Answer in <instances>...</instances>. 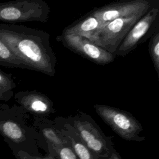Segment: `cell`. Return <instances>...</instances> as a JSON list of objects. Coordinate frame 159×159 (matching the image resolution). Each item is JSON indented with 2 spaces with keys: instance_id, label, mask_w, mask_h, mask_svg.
<instances>
[{
  "instance_id": "obj_1",
  "label": "cell",
  "mask_w": 159,
  "mask_h": 159,
  "mask_svg": "<svg viewBox=\"0 0 159 159\" xmlns=\"http://www.w3.org/2000/svg\"><path fill=\"white\" fill-rule=\"evenodd\" d=\"M0 40L27 69L55 75L57 57L47 32L17 24H0Z\"/></svg>"
},
{
  "instance_id": "obj_2",
  "label": "cell",
  "mask_w": 159,
  "mask_h": 159,
  "mask_svg": "<svg viewBox=\"0 0 159 159\" xmlns=\"http://www.w3.org/2000/svg\"><path fill=\"white\" fill-rule=\"evenodd\" d=\"M30 114L18 104H0V135L11 151H22L30 155H41L40 136L28 124Z\"/></svg>"
},
{
  "instance_id": "obj_3",
  "label": "cell",
  "mask_w": 159,
  "mask_h": 159,
  "mask_svg": "<svg viewBox=\"0 0 159 159\" xmlns=\"http://www.w3.org/2000/svg\"><path fill=\"white\" fill-rule=\"evenodd\" d=\"M86 145L102 159H108L115 148L112 137L106 135L91 116L78 111L66 117Z\"/></svg>"
},
{
  "instance_id": "obj_4",
  "label": "cell",
  "mask_w": 159,
  "mask_h": 159,
  "mask_svg": "<svg viewBox=\"0 0 159 159\" xmlns=\"http://www.w3.org/2000/svg\"><path fill=\"white\" fill-rule=\"evenodd\" d=\"M94 110L101 119L122 139L127 141L142 142L143 127L130 112L106 104H95Z\"/></svg>"
},
{
  "instance_id": "obj_5",
  "label": "cell",
  "mask_w": 159,
  "mask_h": 159,
  "mask_svg": "<svg viewBox=\"0 0 159 159\" xmlns=\"http://www.w3.org/2000/svg\"><path fill=\"white\" fill-rule=\"evenodd\" d=\"M50 9L43 0H16L0 3V21L7 24L37 21L45 22Z\"/></svg>"
},
{
  "instance_id": "obj_6",
  "label": "cell",
  "mask_w": 159,
  "mask_h": 159,
  "mask_svg": "<svg viewBox=\"0 0 159 159\" xmlns=\"http://www.w3.org/2000/svg\"><path fill=\"white\" fill-rule=\"evenodd\" d=\"M157 29H159L158 2L136 22L113 55L115 57L126 56L150 38Z\"/></svg>"
},
{
  "instance_id": "obj_7",
  "label": "cell",
  "mask_w": 159,
  "mask_h": 159,
  "mask_svg": "<svg viewBox=\"0 0 159 159\" xmlns=\"http://www.w3.org/2000/svg\"><path fill=\"white\" fill-rule=\"evenodd\" d=\"M158 3L153 0H130L117 1L94 9L90 12L99 20L107 23L119 18L143 16Z\"/></svg>"
},
{
  "instance_id": "obj_8",
  "label": "cell",
  "mask_w": 159,
  "mask_h": 159,
  "mask_svg": "<svg viewBox=\"0 0 159 159\" xmlns=\"http://www.w3.org/2000/svg\"><path fill=\"white\" fill-rule=\"evenodd\" d=\"M143 16L119 18L110 21L99 30L91 40L113 54L129 30Z\"/></svg>"
},
{
  "instance_id": "obj_9",
  "label": "cell",
  "mask_w": 159,
  "mask_h": 159,
  "mask_svg": "<svg viewBox=\"0 0 159 159\" xmlns=\"http://www.w3.org/2000/svg\"><path fill=\"white\" fill-rule=\"evenodd\" d=\"M56 40L64 47L88 60L101 65L112 63L116 57L90 40L75 35H59Z\"/></svg>"
},
{
  "instance_id": "obj_10",
  "label": "cell",
  "mask_w": 159,
  "mask_h": 159,
  "mask_svg": "<svg viewBox=\"0 0 159 159\" xmlns=\"http://www.w3.org/2000/svg\"><path fill=\"white\" fill-rule=\"evenodd\" d=\"M14 98L17 104L33 117L48 118L55 112L52 101L36 90L19 91Z\"/></svg>"
},
{
  "instance_id": "obj_11",
  "label": "cell",
  "mask_w": 159,
  "mask_h": 159,
  "mask_svg": "<svg viewBox=\"0 0 159 159\" xmlns=\"http://www.w3.org/2000/svg\"><path fill=\"white\" fill-rule=\"evenodd\" d=\"M32 127L40 136V142L39 147L42 148L47 153L48 149L68 144V141L56 128L53 120L46 117H33Z\"/></svg>"
},
{
  "instance_id": "obj_12",
  "label": "cell",
  "mask_w": 159,
  "mask_h": 159,
  "mask_svg": "<svg viewBox=\"0 0 159 159\" xmlns=\"http://www.w3.org/2000/svg\"><path fill=\"white\" fill-rule=\"evenodd\" d=\"M53 120L56 128L68 141L78 159H102L86 145L66 117H57Z\"/></svg>"
},
{
  "instance_id": "obj_13",
  "label": "cell",
  "mask_w": 159,
  "mask_h": 159,
  "mask_svg": "<svg viewBox=\"0 0 159 159\" xmlns=\"http://www.w3.org/2000/svg\"><path fill=\"white\" fill-rule=\"evenodd\" d=\"M107 23H104L91 12L65 27L63 35H75L92 40L94 35Z\"/></svg>"
},
{
  "instance_id": "obj_14",
  "label": "cell",
  "mask_w": 159,
  "mask_h": 159,
  "mask_svg": "<svg viewBox=\"0 0 159 159\" xmlns=\"http://www.w3.org/2000/svg\"><path fill=\"white\" fill-rule=\"evenodd\" d=\"M16 84L12 74L0 70V101H8L14 96Z\"/></svg>"
},
{
  "instance_id": "obj_15",
  "label": "cell",
  "mask_w": 159,
  "mask_h": 159,
  "mask_svg": "<svg viewBox=\"0 0 159 159\" xmlns=\"http://www.w3.org/2000/svg\"><path fill=\"white\" fill-rule=\"evenodd\" d=\"M0 66L20 68L27 69L25 65L18 59L9 49V48L0 40Z\"/></svg>"
},
{
  "instance_id": "obj_16",
  "label": "cell",
  "mask_w": 159,
  "mask_h": 159,
  "mask_svg": "<svg viewBox=\"0 0 159 159\" xmlns=\"http://www.w3.org/2000/svg\"><path fill=\"white\" fill-rule=\"evenodd\" d=\"M148 52L154 68L159 76V29H157L150 38Z\"/></svg>"
},
{
  "instance_id": "obj_17",
  "label": "cell",
  "mask_w": 159,
  "mask_h": 159,
  "mask_svg": "<svg viewBox=\"0 0 159 159\" xmlns=\"http://www.w3.org/2000/svg\"><path fill=\"white\" fill-rule=\"evenodd\" d=\"M47 155L53 156L57 159H78L70 143L49 148Z\"/></svg>"
},
{
  "instance_id": "obj_18",
  "label": "cell",
  "mask_w": 159,
  "mask_h": 159,
  "mask_svg": "<svg viewBox=\"0 0 159 159\" xmlns=\"http://www.w3.org/2000/svg\"><path fill=\"white\" fill-rule=\"evenodd\" d=\"M11 152L16 159H57L56 157L50 155H47L46 156H43V157H42V155L32 156L22 151L14 150Z\"/></svg>"
},
{
  "instance_id": "obj_19",
  "label": "cell",
  "mask_w": 159,
  "mask_h": 159,
  "mask_svg": "<svg viewBox=\"0 0 159 159\" xmlns=\"http://www.w3.org/2000/svg\"><path fill=\"white\" fill-rule=\"evenodd\" d=\"M108 159H122V158L116 148H114L110 153Z\"/></svg>"
}]
</instances>
